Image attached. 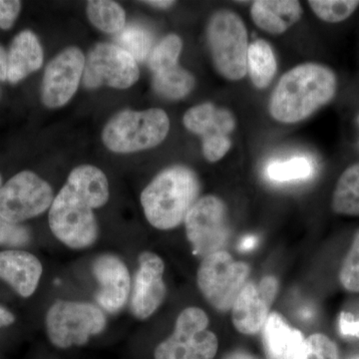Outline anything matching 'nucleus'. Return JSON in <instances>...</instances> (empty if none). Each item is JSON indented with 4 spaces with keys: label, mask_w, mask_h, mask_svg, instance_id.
<instances>
[{
    "label": "nucleus",
    "mask_w": 359,
    "mask_h": 359,
    "mask_svg": "<svg viewBox=\"0 0 359 359\" xmlns=\"http://www.w3.org/2000/svg\"><path fill=\"white\" fill-rule=\"evenodd\" d=\"M45 323L52 344L59 348H68L86 344L90 337L105 330L107 320L94 304L58 301L49 309Z\"/></svg>",
    "instance_id": "obj_8"
},
{
    "label": "nucleus",
    "mask_w": 359,
    "mask_h": 359,
    "mask_svg": "<svg viewBox=\"0 0 359 359\" xmlns=\"http://www.w3.org/2000/svg\"><path fill=\"white\" fill-rule=\"evenodd\" d=\"M169 130L170 119L164 110H124L107 123L102 132V141L112 152H139L160 145Z\"/></svg>",
    "instance_id": "obj_4"
},
{
    "label": "nucleus",
    "mask_w": 359,
    "mask_h": 359,
    "mask_svg": "<svg viewBox=\"0 0 359 359\" xmlns=\"http://www.w3.org/2000/svg\"><path fill=\"white\" fill-rule=\"evenodd\" d=\"M165 264L158 255L151 252L139 256V269L135 276L130 309L138 320H147L166 299Z\"/></svg>",
    "instance_id": "obj_15"
},
{
    "label": "nucleus",
    "mask_w": 359,
    "mask_h": 359,
    "mask_svg": "<svg viewBox=\"0 0 359 359\" xmlns=\"http://www.w3.org/2000/svg\"><path fill=\"white\" fill-rule=\"evenodd\" d=\"M294 359H339V348L327 335L316 334L304 339Z\"/></svg>",
    "instance_id": "obj_29"
},
{
    "label": "nucleus",
    "mask_w": 359,
    "mask_h": 359,
    "mask_svg": "<svg viewBox=\"0 0 359 359\" xmlns=\"http://www.w3.org/2000/svg\"><path fill=\"white\" fill-rule=\"evenodd\" d=\"M187 238L198 257L224 250L230 238L228 208L214 195L200 198L185 219Z\"/></svg>",
    "instance_id": "obj_9"
},
{
    "label": "nucleus",
    "mask_w": 359,
    "mask_h": 359,
    "mask_svg": "<svg viewBox=\"0 0 359 359\" xmlns=\"http://www.w3.org/2000/svg\"><path fill=\"white\" fill-rule=\"evenodd\" d=\"M2 187V179H1V176H0V188H1Z\"/></svg>",
    "instance_id": "obj_39"
},
{
    "label": "nucleus",
    "mask_w": 359,
    "mask_h": 359,
    "mask_svg": "<svg viewBox=\"0 0 359 359\" xmlns=\"http://www.w3.org/2000/svg\"><path fill=\"white\" fill-rule=\"evenodd\" d=\"M92 271L100 285L96 295L99 306L110 313L121 311L131 290V278L126 264L113 255H102L94 261Z\"/></svg>",
    "instance_id": "obj_16"
},
{
    "label": "nucleus",
    "mask_w": 359,
    "mask_h": 359,
    "mask_svg": "<svg viewBox=\"0 0 359 359\" xmlns=\"http://www.w3.org/2000/svg\"><path fill=\"white\" fill-rule=\"evenodd\" d=\"M339 282L347 292H359V229L339 271Z\"/></svg>",
    "instance_id": "obj_30"
},
{
    "label": "nucleus",
    "mask_w": 359,
    "mask_h": 359,
    "mask_svg": "<svg viewBox=\"0 0 359 359\" xmlns=\"http://www.w3.org/2000/svg\"><path fill=\"white\" fill-rule=\"evenodd\" d=\"M334 71L318 63L295 66L283 75L269 100V114L276 121L292 124L313 114L334 98Z\"/></svg>",
    "instance_id": "obj_2"
},
{
    "label": "nucleus",
    "mask_w": 359,
    "mask_h": 359,
    "mask_svg": "<svg viewBox=\"0 0 359 359\" xmlns=\"http://www.w3.org/2000/svg\"><path fill=\"white\" fill-rule=\"evenodd\" d=\"M90 22L101 32H120L126 23V13L117 2L110 0H91L87 4Z\"/></svg>",
    "instance_id": "obj_24"
},
{
    "label": "nucleus",
    "mask_w": 359,
    "mask_h": 359,
    "mask_svg": "<svg viewBox=\"0 0 359 359\" xmlns=\"http://www.w3.org/2000/svg\"><path fill=\"white\" fill-rule=\"evenodd\" d=\"M54 201L51 186L32 171H22L0 188V218L20 224L43 214Z\"/></svg>",
    "instance_id": "obj_10"
},
{
    "label": "nucleus",
    "mask_w": 359,
    "mask_h": 359,
    "mask_svg": "<svg viewBox=\"0 0 359 359\" xmlns=\"http://www.w3.org/2000/svg\"><path fill=\"white\" fill-rule=\"evenodd\" d=\"M43 65V49L30 30H23L14 37L7 53V80L16 84Z\"/></svg>",
    "instance_id": "obj_18"
},
{
    "label": "nucleus",
    "mask_w": 359,
    "mask_h": 359,
    "mask_svg": "<svg viewBox=\"0 0 359 359\" xmlns=\"http://www.w3.org/2000/svg\"><path fill=\"white\" fill-rule=\"evenodd\" d=\"M262 332L268 359H294L306 339L299 330L290 327L276 311L269 313Z\"/></svg>",
    "instance_id": "obj_20"
},
{
    "label": "nucleus",
    "mask_w": 359,
    "mask_h": 359,
    "mask_svg": "<svg viewBox=\"0 0 359 359\" xmlns=\"http://www.w3.org/2000/svg\"><path fill=\"white\" fill-rule=\"evenodd\" d=\"M7 80V53L0 45V81Z\"/></svg>",
    "instance_id": "obj_36"
},
{
    "label": "nucleus",
    "mask_w": 359,
    "mask_h": 359,
    "mask_svg": "<svg viewBox=\"0 0 359 359\" xmlns=\"http://www.w3.org/2000/svg\"><path fill=\"white\" fill-rule=\"evenodd\" d=\"M250 273L249 264L221 250L203 259L198 269V287L212 309L226 313L233 308Z\"/></svg>",
    "instance_id": "obj_6"
},
{
    "label": "nucleus",
    "mask_w": 359,
    "mask_h": 359,
    "mask_svg": "<svg viewBox=\"0 0 359 359\" xmlns=\"http://www.w3.org/2000/svg\"><path fill=\"white\" fill-rule=\"evenodd\" d=\"M21 2L18 0H0V28L11 29L20 15Z\"/></svg>",
    "instance_id": "obj_32"
},
{
    "label": "nucleus",
    "mask_w": 359,
    "mask_h": 359,
    "mask_svg": "<svg viewBox=\"0 0 359 359\" xmlns=\"http://www.w3.org/2000/svg\"><path fill=\"white\" fill-rule=\"evenodd\" d=\"M314 14L328 23L347 20L358 8V0H311L308 2Z\"/></svg>",
    "instance_id": "obj_27"
},
{
    "label": "nucleus",
    "mask_w": 359,
    "mask_h": 359,
    "mask_svg": "<svg viewBox=\"0 0 359 359\" xmlns=\"http://www.w3.org/2000/svg\"><path fill=\"white\" fill-rule=\"evenodd\" d=\"M276 60L271 45L264 40L252 42L248 50V67L252 84L259 89L268 87L276 72Z\"/></svg>",
    "instance_id": "obj_22"
},
{
    "label": "nucleus",
    "mask_w": 359,
    "mask_h": 359,
    "mask_svg": "<svg viewBox=\"0 0 359 359\" xmlns=\"http://www.w3.org/2000/svg\"><path fill=\"white\" fill-rule=\"evenodd\" d=\"M83 52L70 46L52 59L42 81V102L46 107L60 108L76 93L85 67Z\"/></svg>",
    "instance_id": "obj_14"
},
{
    "label": "nucleus",
    "mask_w": 359,
    "mask_h": 359,
    "mask_svg": "<svg viewBox=\"0 0 359 359\" xmlns=\"http://www.w3.org/2000/svg\"><path fill=\"white\" fill-rule=\"evenodd\" d=\"M278 287V278L273 276L245 283L231 309V321L238 332L255 335L263 330Z\"/></svg>",
    "instance_id": "obj_13"
},
{
    "label": "nucleus",
    "mask_w": 359,
    "mask_h": 359,
    "mask_svg": "<svg viewBox=\"0 0 359 359\" xmlns=\"http://www.w3.org/2000/svg\"><path fill=\"white\" fill-rule=\"evenodd\" d=\"M313 175V164L306 157L292 158L285 162H273L268 167V176L276 182L308 179Z\"/></svg>",
    "instance_id": "obj_28"
},
{
    "label": "nucleus",
    "mask_w": 359,
    "mask_h": 359,
    "mask_svg": "<svg viewBox=\"0 0 359 359\" xmlns=\"http://www.w3.org/2000/svg\"><path fill=\"white\" fill-rule=\"evenodd\" d=\"M116 41L117 46L131 54L136 61L146 60L152 50V34L143 26L132 25L123 28Z\"/></svg>",
    "instance_id": "obj_25"
},
{
    "label": "nucleus",
    "mask_w": 359,
    "mask_h": 359,
    "mask_svg": "<svg viewBox=\"0 0 359 359\" xmlns=\"http://www.w3.org/2000/svg\"><path fill=\"white\" fill-rule=\"evenodd\" d=\"M15 321V316L4 306H0V327H9Z\"/></svg>",
    "instance_id": "obj_35"
},
{
    "label": "nucleus",
    "mask_w": 359,
    "mask_h": 359,
    "mask_svg": "<svg viewBox=\"0 0 359 359\" xmlns=\"http://www.w3.org/2000/svg\"><path fill=\"white\" fill-rule=\"evenodd\" d=\"M224 359H257L255 358L252 354L249 353H245V351H233V353H231L228 354V355L224 358Z\"/></svg>",
    "instance_id": "obj_38"
},
{
    "label": "nucleus",
    "mask_w": 359,
    "mask_h": 359,
    "mask_svg": "<svg viewBox=\"0 0 359 359\" xmlns=\"http://www.w3.org/2000/svg\"><path fill=\"white\" fill-rule=\"evenodd\" d=\"M351 359H359V355L354 356V358H351Z\"/></svg>",
    "instance_id": "obj_40"
},
{
    "label": "nucleus",
    "mask_w": 359,
    "mask_h": 359,
    "mask_svg": "<svg viewBox=\"0 0 359 359\" xmlns=\"http://www.w3.org/2000/svg\"><path fill=\"white\" fill-rule=\"evenodd\" d=\"M212 63L226 79L238 81L248 72V32L244 21L233 11H219L207 26Z\"/></svg>",
    "instance_id": "obj_5"
},
{
    "label": "nucleus",
    "mask_w": 359,
    "mask_h": 359,
    "mask_svg": "<svg viewBox=\"0 0 359 359\" xmlns=\"http://www.w3.org/2000/svg\"><path fill=\"white\" fill-rule=\"evenodd\" d=\"M250 15L257 27L271 34H282L302 15L301 2L295 0H257Z\"/></svg>",
    "instance_id": "obj_19"
},
{
    "label": "nucleus",
    "mask_w": 359,
    "mask_h": 359,
    "mask_svg": "<svg viewBox=\"0 0 359 359\" xmlns=\"http://www.w3.org/2000/svg\"><path fill=\"white\" fill-rule=\"evenodd\" d=\"M30 241V233L26 226L9 223L0 218V245L20 247Z\"/></svg>",
    "instance_id": "obj_31"
},
{
    "label": "nucleus",
    "mask_w": 359,
    "mask_h": 359,
    "mask_svg": "<svg viewBox=\"0 0 359 359\" xmlns=\"http://www.w3.org/2000/svg\"><path fill=\"white\" fill-rule=\"evenodd\" d=\"M109 199V184L97 167L81 165L71 171L49 212V226L61 243L74 250L96 242L98 224L93 210Z\"/></svg>",
    "instance_id": "obj_1"
},
{
    "label": "nucleus",
    "mask_w": 359,
    "mask_h": 359,
    "mask_svg": "<svg viewBox=\"0 0 359 359\" xmlns=\"http://www.w3.org/2000/svg\"><path fill=\"white\" fill-rule=\"evenodd\" d=\"M339 330L344 337L359 339V320H354L351 313H341L339 318Z\"/></svg>",
    "instance_id": "obj_33"
},
{
    "label": "nucleus",
    "mask_w": 359,
    "mask_h": 359,
    "mask_svg": "<svg viewBox=\"0 0 359 359\" xmlns=\"http://www.w3.org/2000/svg\"><path fill=\"white\" fill-rule=\"evenodd\" d=\"M358 120H359V116H358Z\"/></svg>",
    "instance_id": "obj_41"
},
{
    "label": "nucleus",
    "mask_w": 359,
    "mask_h": 359,
    "mask_svg": "<svg viewBox=\"0 0 359 359\" xmlns=\"http://www.w3.org/2000/svg\"><path fill=\"white\" fill-rule=\"evenodd\" d=\"M332 208L337 214L359 217V163L347 168L339 177Z\"/></svg>",
    "instance_id": "obj_21"
},
{
    "label": "nucleus",
    "mask_w": 359,
    "mask_h": 359,
    "mask_svg": "<svg viewBox=\"0 0 359 359\" xmlns=\"http://www.w3.org/2000/svg\"><path fill=\"white\" fill-rule=\"evenodd\" d=\"M144 4H147L153 7H157V8L166 9L173 6L176 2L170 1V0H152V1H144Z\"/></svg>",
    "instance_id": "obj_37"
},
{
    "label": "nucleus",
    "mask_w": 359,
    "mask_h": 359,
    "mask_svg": "<svg viewBox=\"0 0 359 359\" xmlns=\"http://www.w3.org/2000/svg\"><path fill=\"white\" fill-rule=\"evenodd\" d=\"M183 123L187 130L202 136L203 153L210 162H218L230 151L236 120L226 108L210 102L194 106L184 115Z\"/></svg>",
    "instance_id": "obj_12"
},
{
    "label": "nucleus",
    "mask_w": 359,
    "mask_h": 359,
    "mask_svg": "<svg viewBox=\"0 0 359 359\" xmlns=\"http://www.w3.org/2000/svg\"><path fill=\"white\" fill-rule=\"evenodd\" d=\"M200 192L199 178L193 170L167 168L141 194L146 219L158 230H173L185 222L191 208L200 199Z\"/></svg>",
    "instance_id": "obj_3"
},
{
    "label": "nucleus",
    "mask_w": 359,
    "mask_h": 359,
    "mask_svg": "<svg viewBox=\"0 0 359 359\" xmlns=\"http://www.w3.org/2000/svg\"><path fill=\"white\" fill-rule=\"evenodd\" d=\"M257 238L256 236H245L238 243V250L243 252H250V250H254L257 247Z\"/></svg>",
    "instance_id": "obj_34"
},
{
    "label": "nucleus",
    "mask_w": 359,
    "mask_h": 359,
    "mask_svg": "<svg viewBox=\"0 0 359 359\" xmlns=\"http://www.w3.org/2000/svg\"><path fill=\"white\" fill-rule=\"evenodd\" d=\"M209 316L202 309L191 306L182 311L171 337L161 342L155 359H214L218 337L208 330Z\"/></svg>",
    "instance_id": "obj_7"
},
{
    "label": "nucleus",
    "mask_w": 359,
    "mask_h": 359,
    "mask_svg": "<svg viewBox=\"0 0 359 359\" xmlns=\"http://www.w3.org/2000/svg\"><path fill=\"white\" fill-rule=\"evenodd\" d=\"M140 71L137 61L117 45H96L85 61L83 83L89 89L102 85L127 89L138 81Z\"/></svg>",
    "instance_id": "obj_11"
},
{
    "label": "nucleus",
    "mask_w": 359,
    "mask_h": 359,
    "mask_svg": "<svg viewBox=\"0 0 359 359\" xmlns=\"http://www.w3.org/2000/svg\"><path fill=\"white\" fill-rule=\"evenodd\" d=\"M183 41L178 35L170 34L156 45L149 56V66L155 73L171 69L178 65Z\"/></svg>",
    "instance_id": "obj_26"
},
{
    "label": "nucleus",
    "mask_w": 359,
    "mask_h": 359,
    "mask_svg": "<svg viewBox=\"0 0 359 359\" xmlns=\"http://www.w3.org/2000/svg\"><path fill=\"white\" fill-rule=\"evenodd\" d=\"M42 275V264L34 255L23 250L0 252V278L20 297L34 294Z\"/></svg>",
    "instance_id": "obj_17"
},
{
    "label": "nucleus",
    "mask_w": 359,
    "mask_h": 359,
    "mask_svg": "<svg viewBox=\"0 0 359 359\" xmlns=\"http://www.w3.org/2000/svg\"><path fill=\"white\" fill-rule=\"evenodd\" d=\"M195 83L193 75L179 65L171 69L156 73L153 79L155 91L161 96L171 100L185 98L192 92Z\"/></svg>",
    "instance_id": "obj_23"
}]
</instances>
